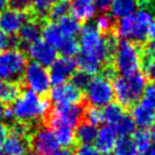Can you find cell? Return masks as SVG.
Masks as SVG:
<instances>
[{"label": "cell", "mask_w": 155, "mask_h": 155, "mask_svg": "<svg viewBox=\"0 0 155 155\" xmlns=\"http://www.w3.org/2000/svg\"><path fill=\"white\" fill-rule=\"evenodd\" d=\"M97 128L92 126L87 121H81L77 126V130L74 131L75 141L80 145H91L96 140L97 137Z\"/></svg>", "instance_id": "obj_20"}, {"label": "cell", "mask_w": 155, "mask_h": 155, "mask_svg": "<svg viewBox=\"0 0 155 155\" xmlns=\"http://www.w3.org/2000/svg\"><path fill=\"white\" fill-rule=\"evenodd\" d=\"M41 30H42V28H41L40 21L33 18L30 15V17L23 23V25L21 26V29L18 31L19 41L26 46L33 44L35 41L40 40Z\"/></svg>", "instance_id": "obj_16"}, {"label": "cell", "mask_w": 155, "mask_h": 155, "mask_svg": "<svg viewBox=\"0 0 155 155\" xmlns=\"http://www.w3.org/2000/svg\"><path fill=\"white\" fill-rule=\"evenodd\" d=\"M113 84L102 75L91 79L86 88V102L90 106L102 108L113 102Z\"/></svg>", "instance_id": "obj_9"}, {"label": "cell", "mask_w": 155, "mask_h": 155, "mask_svg": "<svg viewBox=\"0 0 155 155\" xmlns=\"http://www.w3.org/2000/svg\"><path fill=\"white\" fill-rule=\"evenodd\" d=\"M84 107L80 104H65V105H55L50 108L48 115L45 119L49 128L55 124H64L74 129L81 120H83Z\"/></svg>", "instance_id": "obj_7"}, {"label": "cell", "mask_w": 155, "mask_h": 155, "mask_svg": "<svg viewBox=\"0 0 155 155\" xmlns=\"http://www.w3.org/2000/svg\"><path fill=\"white\" fill-rule=\"evenodd\" d=\"M57 26L64 37H70V38H75V35L81 31L80 22L73 16H68V15L58 19Z\"/></svg>", "instance_id": "obj_26"}, {"label": "cell", "mask_w": 155, "mask_h": 155, "mask_svg": "<svg viewBox=\"0 0 155 155\" xmlns=\"http://www.w3.org/2000/svg\"><path fill=\"white\" fill-rule=\"evenodd\" d=\"M114 155H139L130 137H120L114 146Z\"/></svg>", "instance_id": "obj_29"}, {"label": "cell", "mask_w": 155, "mask_h": 155, "mask_svg": "<svg viewBox=\"0 0 155 155\" xmlns=\"http://www.w3.org/2000/svg\"><path fill=\"white\" fill-rule=\"evenodd\" d=\"M22 92V86L18 81H5L0 89V102L9 106L18 98Z\"/></svg>", "instance_id": "obj_21"}, {"label": "cell", "mask_w": 155, "mask_h": 155, "mask_svg": "<svg viewBox=\"0 0 155 155\" xmlns=\"http://www.w3.org/2000/svg\"><path fill=\"white\" fill-rule=\"evenodd\" d=\"M150 34L153 37V38L155 39V22L153 23V26H152V29H150Z\"/></svg>", "instance_id": "obj_47"}, {"label": "cell", "mask_w": 155, "mask_h": 155, "mask_svg": "<svg viewBox=\"0 0 155 155\" xmlns=\"http://www.w3.org/2000/svg\"><path fill=\"white\" fill-rule=\"evenodd\" d=\"M146 87V79L140 73L114 78L113 90L117 102L123 107L134 106Z\"/></svg>", "instance_id": "obj_4"}, {"label": "cell", "mask_w": 155, "mask_h": 155, "mask_svg": "<svg viewBox=\"0 0 155 155\" xmlns=\"http://www.w3.org/2000/svg\"><path fill=\"white\" fill-rule=\"evenodd\" d=\"M28 53L32 61L41 66H50L57 59V51L44 40H38L28 46Z\"/></svg>", "instance_id": "obj_13"}, {"label": "cell", "mask_w": 155, "mask_h": 155, "mask_svg": "<svg viewBox=\"0 0 155 155\" xmlns=\"http://www.w3.org/2000/svg\"><path fill=\"white\" fill-rule=\"evenodd\" d=\"M113 68L121 75H131L138 72L141 63V51L135 42L122 40L117 42L113 58Z\"/></svg>", "instance_id": "obj_5"}, {"label": "cell", "mask_w": 155, "mask_h": 155, "mask_svg": "<svg viewBox=\"0 0 155 155\" xmlns=\"http://www.w3.org/2000/svg\"><path fill=\"white\" fill-rule=\"evenodd\" d=\"M54 155H74V153L68 148H63V150H58Z\"/></svg>", "instance_id": "obj_44"}, {"label": "cell", "mask_w": 155, "mask_h": 155, "mask_svg": "<svg viewBox=\"0 0 155 155\" xmlns=\"http://www.w3.org/2000/svg\"><path fill=\"white\" fill-rule=\"evenodd\" d=\"M50 129L54 131L59 146H63L64 148H68L75 143L74 129L71 127L64 126V124H55Z\"/></svg>", "instance_id": "obj_25"}, {"label": "cell", "mask_w": 155, "mask_h": 155, "mask_svg": "<svg viewBox=\"0 0 155 155\" xmlns=\"http://www.w3.org/2000/svg\"><path fill=\"white\" fill-rule=\"evenodd\" d=\"M150 7L152 8V9H153V12H155V0H152V1H150Z\"/></svg>", "instance_id": "obj_48"}, {"label": "cell", "mask_w": 155, "mask_h": 155, "mask_svg": "<svg viewBox=\"0 0 155 155\" xmlns=\"http://www.w3.org/2000/svg\"><path fill=\"white\" fill-rule=\"evenodd\" d=\"M1 147L5 155H29V126L19 122L14 124L4 139Z\"/></svg>", "instance_id": "obj_8"}, {"label": "cell", "mask_w": 155, "mask_h": 155, "mask_svg": "<svg viewBox=\"0 0 155 155\" xmlns=\"http://www.w3.org/2000/svg\"><path fill=\"white\" fill-rule=\"evenodd\" d=\"M74 155H103L95 146L92 145H80L78 147Z\"/></svg>", "instance_id": "obj_41"}, {"label": "cell", "mask_w": 155, "mask_h": 155, "mask_svg": "<svg viewBox=\"0 0 155 155\" xmlns=\"http://www.w3.org/2000/svg\"><path fill=\"white\" fill-rule=\"evenodd\" d=\"M18 42V39H16L14 35H8L5 32L0 31V51L16 48Z\"/></svg>", "instance_id": "obj_37"}, {"label": "cell", "mask_w": 155, "mask_h": 155, "mask_svg": "<svg viewBox=\"0 0 155 155\" xmlns=\"http://www.w3.org/2000/svg\"><path fill=\"white\" fill-rule=\"evenodd\" d=\"M141 59L155 61V39L145 45L141 51Z\"/></svg>", "instance_id": "obj_39"}, {"label": "cell", "mask_w": 155, "mask_h": 155, "mask_svg": "<svg viewBox=\"0 0 155 155\" xmlns=\"http://www.w3.org/2000/svg\"><path fill=\"white\" fill-rule=\"evenodd\" d=\"M56 51H59L64 57H72L79 51V41L75 38L65 37L56 48Z\"/></svg>", "instance_id": "obj_31"}, {"label": "cell", "mask_w": 155, "mask_h": 155, "mask_svg": "<svg viewBox=\"0 0 155 155\" xmlns=\"http://www.w3.org/2000/svg\"><path fill=\"white\" fill-rule=\"evenodd\" d=\"M103 115H104V121H106L107 124L114 127L126 115V112L124 107L119 103H110L103 110Z\"/></svg>", "instance_id": "obj_27"}, {"label": "cell", "mask_w": 155, "mask_h": 155, "mask_svg": "<svg viewBox=\"0 0 155 155\" xmlns=\"http://www.w3.org/2000/svg\"><path fill=\"white\" fill-rule=\"evenodd\" d=\"M41 35L44 38V41L49 44L51 47L56 49L59 46L65 37H64L62 32L59 31L57 24L55 22H49L44 25V28L41 30Z\"/></svg>", "instance_id": "obj_24"}, {"label": "cell", "mask_w": 155, "mask_h": 155, "mask_svg": "<svg viewBox=\"0 0 155 155\" xmlns=\"http://www.w3.org/2000/svg\"><path fill=\"white\" fill-rule=\"evenodd\" d=\"M141 96H143L141 103L155 111V83L150 82L148 84H146Z\"/></svg>", "instance_id": "obj_36"}, {"label": "cell", "mask_w": 155, "mask_h": 155, "mask_svg": "<svg viewBox=\"0 0 155 155\" xmlns=\"http://www.w3.org/2000/svg\"><path fill=\"white\" fill-rule=\"evenodd\" d=\"M117 46L114 33L102 34L95 24L83 25L80 31L79 47L81 49L77 58V66L88 74H96L112 63V58Z\"/></svg>", "instance_id": "obj_1"}, {"label": "cell", "mask_w": 155, "mask_h": 155, "mask_svg": "<svg viewBox=\"0 0 155 155\" xmlns=\"http://www.w3.org/2000/svg\"><path fill=\"white\" fill-rule=\"evenodd\" d=\"M154 23V16L150 9H139L119 18L113 31L116 37L135 44L145 42Z\"/></svg>", "instance_id": "obj_2"}, {"label": "cell", "mask_w": 155, "mask_h": 155, "mask_svg": "<svg viewBox=\"0 0 155 155\" xmlns=\"http://www.w3.org/2000/svg\"><path fill=\"white\" fill-rule=\"evenodd\" d=\"M26 57L17 48L7 49L0 55V80L17 81L26 68Z\"/></svg>", "instance_id": "obj_6"}, {"label": "cell", "mask_w": 155, "mask_h": 155, "mask_svg": "<svg viewBox=\"0 0 155 155\" xmlns=\"http://www.w3.org/2000/svg\"><path fill=\"white\" fill-rule=\"evenodd\" d=\"M56 0H31L29 14L37 19H42L49 15V12Z\"/></svg>", "instance_id": "obj_28"}, {"label": "cell", "mask_w": 155, "mask_h": 155, "mask_svg": "<svg viewBox=\"0 0 155 155\" xmlns=\"http://www.w3.org/2000/svg\"><path fill=\"white\" fill-rule=\"evenodd\" d=\"M150 155H155V147L152 148V150H150Z\"/></svg>", "instance_id": "obj_49"}, {"label": "cell", "mask_w": 155, "mask_h": 155, "mask_svg": "<svg viewBox=\"0 0 155 155\" xmlns=\"http://www.w3.org/2000/svg\"><path fill=\"white\" fill-rule=\"evenodd\" d=\"M30 17L28 12H19L15 9H6L0 13V31L8 35L18 33L21 26Z\"/></svg>", "instance_id": "obj_15"}, {"label": "cell", "mask_w": 155, "mask_h": 155, "mask_svg": "<svg viewBox=\"0 0 155 155\" xmlns=\"http://www.w3.org/2000/svg\"><path fill=\"white\" fill-rule=\"evenodd\" d=\"M83 120L87 121L92 126H98L102 122H104V115H103V110L99 107L88 106L84 108L83 113Z\"/></svg>", "instance_id": "obj_33"}, {"label": "cell", "mask_w": 155, "mask_h": 155, "mask_svg": "<svg viewBox=\"0 0 155 155\" xmlns=\"http://www.w3.org/2000/svg\"><path fill=\"white\" fill-rule=\"evenodd\" d=\"M70 12L72 13L73 17L78 21L87 22L96 15L97 8L95 2L84 1V0H72L70 6Z\"/></svg>", "instance_id": "obj_19"}, {"label": "cell", "mask_w": 155, "mask_h": 155, "mask_svg": "<svg viewBox=\"0 0 155 155\" xmlns=\"http://www.w3.org/2000/svg\"><path fill=\"white\" fill-rule=\"evenodd\" d=\"M132 140L135 143V146L138 154H146L150 153L152 148H153V141L155 140L153 138V136L150 135V132L148 129H140L138 131H135L134 134V138Z\"/></svg>", "instance_id": "obj_23"}, {"label": "cell", "mask_w": 155, "mask_h": 155, "mask_svg": "<svg viewBox=\"0 0 155 155\" xmlns=\"http://www.w3.org/2000/svg\"><path fill=\"white\" fill-rule=\"evenodd\" d=\"M138 5V0H112L111 16L113 18H122L136 12Z\"/></svg>", "instance_id": "obj_22"}, {"label": "cell", "mask_w": 155, "mask_h": 155, "mask_svg": "<svg viewBox=\"0 0 155 155\" xmlns=\"http://www.w3.org/2000/svg\"><path fill=\"white\" fill-rule=\"evenodd\" d=\"M23 82L29 87L31 91L38 94L40 96L46 95L50 90V79L49 73L46 68L41 66L35 62L26 64L23 73Z\"/></svg>", "instance_id": "obj_10"}, {"label": "cell", "mask_w": 155, "mask_h": 155, "mask_svg": "<svg viewBox=\"0 0 155 155\" xmlns=\"http://www.w3.org/2000/svg\"><path fill=\"white\" fill-rule=\"evenodd\" d=\"M131 119L136 127L146 130L155 124V111L143 103L135 104L131 108Z\"/></svg>", "instance_id": "obj_17"}, {"label": "cell", "mask_w": 155, "mask_h": 155, "mask_svg": "<svg viewBox=\"0 0 155 155\" xmlns=\"http://www.w3.org/2000/svg\"><path fill=\"white\" fill-rule=\"evenodd\" d=\"M8 4L12 9L19 12H29L31 6V0H8Z\"/></svg>", "instance_id": "obj_40"}, {"label": "cell", "mask_w": 155, "mask_h": 155, "mask_svg": "<svg viewBox=\"0 0 155 155\" xmlns=\"http://www.w3.org/2000/svg\"><path fill=\"white\" fill-rule=\"evenodd\" d=\"M5 105L0 102V121L4 119V112H5Z\"/></svg>", "instance_id": "obj_46"}, {"label": "cell", "mask_w": 155, "mask_h": 155, "mask_svg": "<svg viewBox=\"0 0 155 155\" xmlns=\"http://www.w3.org/2000/svg\"><path fill=\"white\" fill-rule=\"evenodd\" d=\"M8 0H0V13H2L4 10L7 9L8 7Z\"/></svg>", "instance_id": "obj_45"}, {"label": "cell", "mask_w": 155, "mask_h": 155, "mask_svg": "<svg viewBox=\"0 0 155 155\" xmlns=\"http://www.w3.org/2000/svg\"><path fill=\"white\" fill-rule=\"evenodd\" d=\"M7 128L4 124H0V154H1V150H2V143H4V139L6 138L7 136Z\"/></svg>", "instance_id": "obj_43"}, {"label": "cell", "mask_w": 155, "mask_h": 155, "mask_svg": "<svg viewBox=\"0 0 155 155\" xmlns=\"http://www.w3.org/2000/svg\"><path fill=\"white\" fill-rule=\"evenodd\" d=\"M90 80H91V75L86 72H83V71L74 72V74L71 77V83L77 89H79L80 91L86 90V88L88 87Z\"/></svg>", "instance_id": "obj_35"}, {"label": "cell", "mask_w": 155, "mask_h": 155, "mask_svg": "<svg viewBox=\"0 0 155 155\" xmlns=\"http://www.w3.org/2000/svg\"><path fill=\"white\" fill-rule=\"evenodd\" d=\"M70 6H71L70 0H56L49 12V18L51 21H55L68 15V13L70 12Z\"/></svg>", "instance_id": "obj_32"}, {"label": "cell", "mask_w": 155, "mask_h": 155, "mask_svg": "<svg viewBox=\"0 0 155 155\" xmlns=\"http://www.w3.org/2000/svg\"><path fill=\"white\" fill-rule=\"evenodd\" d=\"M77 68V62L72 57H61L56 59L49 70V79L50 83L55 86L65 83L68 79H71Z\"/></svg>", "instance_id": "obj_12"}, {"label": "cell", "mask_w": 155, "mask_h": 155, "mask_svg": "<svg viewBox=\"0 0 155 155\" xmlns=\"http://www.w3.org/2000/svg\"><path fill=\"white\" fill-rule=\"evenodd\" d=\"M0 155H2V154H0ZM4 155H5V154H4Z\"/></svg>", "instance_id": "obj_51"}, {"label": "cell", "mask_w": 155, "mask_h": 155, "mask_svg": "<svg viewBox=\"0 0 155 155\" xmlns=\"http://www.w3.org/2000/svg\"><path fill=\"white\" fill-rule=\"evenodd\" d=\"M50 99L56 105L65 104H80L82 102V91L73 86L72 83H62L55 86L50 91Z\"/></svg>", "instance_id": "obj_14"}, {"label": "cell", "mask_w": 155, "mask_h": 155, "mask_svg": "<svg viewBox=\"0 0 155 155\" xmlns=\"http://www.w3.org/2000/svg\"><path fill=\"white\" fill-rule=\"evenodd\" d=\"M30 148L35 155H54L59 150V144L54 131L48 126H41L30 136Z\"/></svg>", "instance_id": "obj_11"}, {"label": "cell", "mask_w": 155, "mask_h": 155, "mask_svg": "<svg viewBox=\"0 0 155 155\" xmlns=\"http://www.w3.org/2000/svg\"><path fill=\"white\" fill-rule=\"evenodd\" d=\"M95 26H96V29L98 30L102 34L111 33L112 31H113V28H114L113 17L107 14L99 15L96 19Z\"/></svg>", "instance_id": "obj_34"}, {"label": "cell", "mask_w": 155, "mask_h": 155, "mask_svg": "<svg viewBox=\"0 0 155 155\" xmlns=\"http://www.w3.org/2000/svg\"><path fill=\"white\" fill-rule=\"evenodd\" d=\"M10 107L15 120L30 126L31 123H35L47 117L50 111V103L48 99L35 92L24 90Z\"/></svg>", "instance_id": "obj_3"}, {"label": "cell", "mask_w": 155, "mask_h": 155, "mask_svg": "<svg viewBox=\"0 0 155 155\" xmlns=\"http://www.w3.org/2000/svg\"><path fill=\"white\" fill-rule=\"evenodd\" d=\"M105 155H114L113 153H108V154H105Z\"/></svg>", "instance_id": "obj_50"}, {"label": "cell", "mask_w": 155, "mask_h": 155, "mask_svg": "<svg viewBox=\"0 0 155 155\" xmlns=\"http://www.w3.org/2000/svg\"><path fill=\"white\" fill-rule=\"evenodd\" d=\"M116 132L114 130V128L110 124L102 127L98 132H97L96 137V147L97 150H99L102 154H108L112 153V150H114V146L116 143Z\"/></svg>", "instance_id": "obj_18"}, {"label": "cell", "mask_w": 155, "mask_h": 155, "mask_svg": "<svg viewBox=\"0 0 155 155\" xmlns=\"http://www.w3.org/2000/svg\"><path fill=\"white\" fill-rule=\"evenodd\" d=\"M143 62V71H144V77L145 79L150 80V82L155 83V61H147V59H141Z\"/></svg>", "instance_id": "obj_38"}, {"label": "cell", "mask_w": 155, "mask_h": 155, "mask_svg": "<svg viewBox=\"0 0 155 155\" xmlns=\"http://www.w3.org/2000/svg\"><path fill=\"white\" fill-rule=\"evenodd\" d=\"M112 0H95V5H96V8L102 12H105L110 7H111Z\"/></svg>", "instance_id": "obj_42"}, {"label": "cell", "mask_w": 155, "mask_h": 155, "mask_svg": "<svg viewBox=\"0 0 155 155\" xmlns=\"http://www.w3.org/2000/svg\"><path fill=\"white\" fill-rule=\"evenodd\" d=\"M113 128L115 130L116 135H119L120 137H129L130 135H134L136 131V126L131 116L127 114Z\"/></svg>", "instance_id": "obj_30"}]
</instances>
